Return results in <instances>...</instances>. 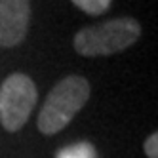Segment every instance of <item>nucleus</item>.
<instances>
[{
	"label": "nucleus",
	"instance_id": "obj_1",
	"mask_svg": "<svg viewBox=\"0 0 158 158\" xmlns=\"http://www.w3.org/2000/svg\"><path fill=\"white\" fill-rule=\"evenodd\" d=\"M89 94H92V86L84 76L73 74L59 80L52 88L40 109L36 120L38 131L44 135L59 133L74 118L76 112L88 103Z\"/></svg>",
	"mask_w": 158,
	"mask_h": 158
},
{
	"label": "nucleus",
	"instance_id": "obj_2",
	"mask_svg": "<svg viewBox=\"0 0 158 158\" xmlns=\"http://www.w3.org/2000/svg\"><path fill=\"white\" fill-rule=\"evenodd\" d=\"M141 36V25L133 17H116L101 25L84 27L74 35L73 46L84 57H109L130 48Z\"/></svg>",
	"mask_w": 158,
	"mask_h": 158
},
{
	"label": "nucleus",
	"instance_id": "obj_3",
	"mask_svg": "<svg viewBox=\"0 0 158 158\" xmlns=\"http://www.w3.org/2000/svg\"><path fill=\"white\" fill-rule=\"evenodd\" d=\"M38 101V89L32 78L23 73L10 74L0 86V124L8 131H19L27 124Z\"/></svg>",
	"mask_w": 158,
	"mask_h": 158
},
{
	"label": "nucleus",
	"instance_id": "obj_4",
	"mask_svg": "<svg viewBox=\"0 0 158 158\" xmlns=\"http://www.w3.org/2000/svg\"><path fill=\"white\" fill-rule=\"evenodd\" d=\"M31 23L29 0H0V46L14 48L25 40Z\"/></svg>",
	"mask_w": 158,
	"mask_h": 158
},
{
	"label": "nucleus",
	"instance_id": "obj_5",
	"mask_svg": "<svg viewBox=\"0 0 158 158\" xmlns=\"http://www.w3.org/2000/svg\"><path fill=\"white\" fill-rule=\"evenodd\" d=\"M55 158H97V152L92 143L80 141V143H73L59 149Z\"/></svg>",
	"mask_w": 158,
	"mask_h": 158
},
{
	"label": "nucleus",
	"instance_id": "obj_6",
	"mask_svg": "<svg viewBox=\"0 0 158 158\" xmlns=\"http://www.w3.org/2000/svg\"><path fill=\"white\" fill-rule=\"evenodd\" d=\"M71 2L88 15H101L110 6V0H71Z\"/></svg>",
	"mask_w": 158,
	"mask_h": 158
},
{
	"label": "nucleus",
	"instance_id": "obj_7",
	"mask_svg": "<svg viewBox=\"0 0 158 158\" xmlns=\"http://www.w3.org/2000/svg\"><path fill=\"white\" fill-rule=\"evenodd\" d=\"M143 149H145V154L149 158H158V133L156 131H152L149 137L145 139Z\"/></svg>",
	"mask_w": 158,
	"mask_h": 158
}]
</instances>
